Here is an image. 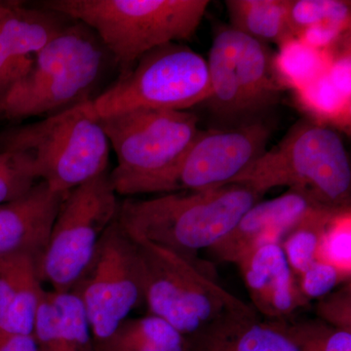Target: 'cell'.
<instances>
[{"mask_svg":"<svg viewBox=\"0 0 351 351\" xmlns=\"http://www.w3.org/2000/svg\"><path fill=\"white\" fill-rule=\"evenodd\" d=\"M318 301V319L337 329L351 332V280Z\"/></svg>","mask_w":351,"mask_h":351,"instance_id":"29","label":"cell"},{"mask_svg":"<svg viewBox=\"0 0 351 351\" xmlns=\"http://www.w3.org/2000/svg\"><path fill=\"white\" fill-rule=\"evenodd\" d=\"M40 261L31 254L0 257V332H5L7 317L27 277L39 272Z\"/></svg>","mask_w":351,"mask_h":351,"instance_id":"25","label":"cell"},{"mask_svg":"<svg viewBox=\"0 0 351 351\" xmlns=\"http://www.w3.org/2000/svg\"><path fill=\"white\" fill-rule=\"evenodd\" d=\"M230 31V25H226L216 29L206 60L211 94L203 105L221 122V127L246 123L243 104L235 80Z\"/></svg>","mask_w":351,"mask_h":351,"instance_id":"19","label":"cell"},{"mask_svg":"<svg viewBox=\"0 0 351 351\" xmlns=\"http://www.w3.org/2000/svg\"><path fill=\"white\" fill-rule=\"evenodd\" d=\"M271 321L298 351H351V332L337 329L320 319Z\"/></svg>","mask_w":351,"mask_h":351,"instance_id":"23","label":"cell"},{"mask_svg":"<svg viewBox=\"0 0 351 351\" xmlns=\"http://www.w3.org/2000/svg\"><path fill=\"white\" fill-rule=\"evenodd\" d=\"M100 121L117 156L110 176L121 195L160 193L200 130L199 117L191 110L136 108Z\"/></svg>","mask_w":351,"mask_h":351,"instance_id":"6","label":"cell"},{"mask_svg":"<svg viewBox=\"0 0 351 351\" xmlns=\"http://www.w3.org/2000/svg\"><path fill=\"white\" fill-rule=\"evenodd\" d=\"M271 134L265 119L199 130L160 193L210 191L232 184L267 151Z\"/></svg>","mask_w":351,"mask_h":351,"instance_id":"11","label":"cell"},{"mask_svg":"<svg viewBox=\"0 0 351 351\" xmlns=\"http://www.w3.org/2000/svg\"><path fill=\"white\" fill-rule=\"evenodd\" d=\"M235 80L241 96L246 123L265 119L280 99L274 53L269 44L235 31L230 27Z\"/></svg>","mask_w":351,"mask_h":351,"instance_id":"15","label":"cell"},{"mask_svg":"<svg viewBox=\"0 0 351 351\" xmlns=\"http://www.w3.org/2000/svg\"><path fill=\"white\" fill-rule=\"evenodd\" d=\"M0 351H38L32 335L0 332Z\"/></svg>","mask_w":351,"mask_h":351,"instance_id":"33","label":"cell"},{"mask_svg":"<svg viewBox=\"0 0 351 351\" xmlns=\"http://www.w3.org/2000/svg\"><path fill=\"white\" fill-rule=\"evenodd\" d=\"M189 339L169 323L149 314L128 318L97 351H188Z\"/></svg>","mask_w":351,"mask_h":351,"instance_id":"21","label":"cell"},{"mask_svg":"<svg viewBox=\"0 0 351 351\" xmlns=\"http://www.w3.org/2000/svg\"><path fill=\"white\" fill-rule=\"evenodd\" d=\"M71 21L44 7L29 8L21 1L0 0V38L16 57L32 58Z\"/></svg>","mask_w":351,"mask_h":351,"instance_id":"18","label":"cell"},{"mask_svg":"<svg viewBox=\"0 0 351 351\" xmlns=\"http://www.w3.org/2000/svg\"><path fill=\"white\" fill-rule=\"evenodd\" d=\"M0 152L24 154L38 181L59 193L110 170V143L92 101L0 132Z\"/></svg>","mask_w":351,"mask_h":351,"instance_id":"4","label":"cell"},{"mask_svg":"<svg viewBox=\"0 0 351 351\" xmlns=\"http://www.w3.org/2000/svg\"><path fill=\"white\" fill-rule=\"evenodd\" d=\"M66 193L38 182L22 197L0 206V257L31 254L41 262L51 230Z\"/></svg>","mask_w":351,"mask_h":351,"instance_id":"14","label":"cell"},{"mask_svg":"<svg viewBox=\"0 0 351 351\" xmlns=\"http://www.w3.org/2000/svg\"><path fill=\"white\" fill-rule=\"evenodd\" d=\"M211 94L206 59L189 46L171 43L145 53L92 107L99 119L136 108L189 110Z\"/></svg>","mask_w":351,"mask_h":351,"instance_id":"8","label":"cell"},{"mask_svg":"<svg viewBox=\"0 0 351 351\" xmlns=\"http://www.w3.org/2000/svg\"><path fill=\"white\" fill-rule=\"evenodd\" d=\"M263 195L249 184H230L149 199L129 198L120 202L117 221L132 240L157 245L206 267L198 253L225 239Z\"/></svg>","mask_w":351,"mask_h":351,"instance_id":"1","label":"cell"},{"mask_svg":"<svg viewBox=\"0 0 351 351\" xmlns=\"http://www.w3.org/2000/svg\"><path fill=\"white\" fill-rule=\"evenodd\" d=\"M232 184H249L263 195L287 186L308 193L325 206L350 209V156L338 132L302 119Z\"/></svg>","mask_w":351,"mask_h":351,"instance_id":"5","label":"cell"},{"mask_svg":"<svg viewBox=\"0 0 351 351\" xmlns=\"http://www.w3.org/2000/svg\"><path fill=\"white\" fill-rule=\"evenodd\" d=\"M323 207L327 206L308 193L288 189L278 197L261 200L251 207L232 232L210 251L221 262L237 263L256 247L281 243L295 226Z\"/></svg>","mask_w":351,"mask_h":351,"instance_id":"12","label":"cell"},{"mask_svg":"<svg viewBox=\"0 0 351 351\" xmlns=\"http://www.w3.org/2000/svg\"><path fill=\"white\" fill-rule=\"evenodd\" d=\"M32 58L14 56L0 38V98L27 75L32 64Z\"/></svg>","mask_w":351,"mask_h":351,"instance_id":"31","label":"cell"},{"mask_svg":"<svg viewBox=\"0 0 351 351\" xmlns=\"http://www.w3.org/2000/svg\"><path fill=\"white\" fill-rule=\"evenodd\" d=\"M71 291L82 302L96 348L144 302L134 242L117 219Z\"/></svg>","mask_w":351,"mask_h":351,"instance_id":"10","label":"cell"},{"mask_svg":"<svg viewBox=\"0 0 351 351\" xmlns=\"http://www.w3.org/2000/svg\"><path fill=\"white\" fill-rule=\"evenodd\" d=\"M318 260L330 263L343 276L350 278V209L339 212L330 221L321 240Z\"/></svg>","mask_w":351,"mask_h":351,"instance_id":"26","label":"cell"},{"mask_svg":"<svg viewBox=\"0 0 351 351\" xmlns=\"http://www.w3.org/2000/svg\"><path fill=\"white\" fill-rule=\"evenodd\" d=\"M230 27L269 44L285 45L295 38L288 24V0H226Z\"/></svg>","mask_w":351,"mask_h":351,"instance_id":"20","label":"cell"},{"mask_svg":"<svg viewBox=\"0 0 351 351\" xmlns=\"http://www.w3.org/2000/svg\"><path fill=\"white\" fill-rule=\"evenodd\" d=\"M110 172L106 171L64 195L39 265L41 280L55 292H69L75 287L117 219L120 202Z\"/></svg>","mask_w":351,"mask_h":351,"instance_id":"9","label":"cell"},{"mask_svg":"<svg viewBox=\"0 0 351 351\" xmlns=\"http://www.w3.org/2000/svg\"><path fill=\"white\" fill-rule=\"evenodd\" d=\"M112 64L98 36L73 20L34 55L27 75L0 98V119L49 117L92 101Z\"/></svg>","mask_w":351,"mask_h":351,"instance_id":"2","label":"cell"},{"mask_svg":"<svg viewBox=\"0 0 351 351\" xmlns=\"http://www.w3.org/2000/svg\"><path fill=\"white\" fill-rule=\"evenodd\" d=\"M32 336L38 351H97L84 307L73 291L45 290Z\"/></svg>","mask_w":351,"mask_h":351,"instance_id":"16","label":"cell"},{"mask_svg":"<svg viewBox=\"0 0 351 351\" xmlns=\"http://www.w3.org/2000/svg\"><path fill=\"white\" fill-rule=\"evenodd\" d=\"M350 2L343 0H288V24L299 36L302 32L323 24L350 25Z\"/></svg>","mask_w":351,"mask_h":351,"instance_id":"24","label":"cell"},{"mask_svg":"<svg viewBox=\"0 0 351 351\" xmlns=\"http://www.w3.org/2000/svg\"><path fill=\"white\" fill-rule=\"evenodd\" d=\"M188 351H298L271 320L252 313L219 321L189 337Z\"/></svg>","mask_w":351,"mask_h":351,"instance_id":"17","label":"cell"},{"mask_svg":"<svg viewBox=\"0 0 351 351\" xmlns=\"http://www.w3.org/2000/svg\"><path fill=\"white\" fill-rule=\"evenodd\" d=\"M343 210L348 209L320 208L300 221L284 237L281 246L295 277L318 260L321 240L328 225Z\"/></svg>","mask_w":351,"mask_h":351,"instance_id":"22","label":"cell"},{"mask_svg":"<svg viewBox=\"0 0 351 351\" xmlns=\"http://www.w3.org/2000/svg\"><path fill=\"white\" fill-rule=\"evenodd\" d=\"M346 27L338 25L323 24L309 27L300 34L302 43L311 48L325 47L346 31Z\"/></svg>","mask_w":351,"mask_h":351,"instance_id":"32","label":"cell"},{"mask_svg":"<svg viewBox=\"0 0 351 351\" xmlns=\"http://www.w3.org/2000/svg\"><path fill=\"white\" fill-rule=\"evenodd\" d=\"M133 242L149 314L184 336L189 338L226 318L255 313L253 306L221 287L207 267L157 245Z\"/></svg>","mask_w":351,"mask_h":351,"instance_id":"7","label":"cell"},{"mask_svg":"<svg viewBox=\"0 0 351 351\" xmlns=\"http://www.w3.org/2000/svg\"><path fill=\"white\" fill-rule=\"evenodd\" d=\"M235 265L239 267L253 308L267 320L288 319L308 304L281 243L256 247Z\"/></svg>","mask_w":351,"mask_h":351,"instance_id":"13","label":"cell"},{"mask_svg":"<svg viewBox=\"0 0 351 351\" xmlns=\"http://www.w3.org/2000/svg\"><path fill=\"white\" fill-rule=\"evenodd\" d=\"M38 182L27 156L0 152V206L22 197Z\"/></svg>","mask_w":351,"mask_h":351,"instance_id":"27","label":"cell"},{"mask_svg":"<svg viewBox=\"0 0 351 351\" xmlns=\"http://www.w3.org/2000/svg\"><path fill=\"white\" fill-rule=\"evenodd\" d=\"M209 4L208 0H46L40 6L90 27L122 75L154 48L193 38Z\"/></svg>","mask_w":351,"mask_h":351,"instance_id":"3","label":"cell"},{"mask_svg":"<svg viewBox=\"0 0 351 351\" xmlns=\"http://www.w3.org/2000/svg\"><path fill=\"white\" fill-rule=\"evenodd\" d=\"M283 69L289 76L295 82H313L319 73L320 59L314 52V48L301 43L300 45L293 44V40L283 45Z\"/></svg>","mask_w":351,"mask_h":351,"instance_id":"30","label":"cell"},{"mask_svg":"<svg viewBox=\"0 0 351 351\" xmlns=\"http://www.w3.org/2000/svg\"><path fill=\"white\" fill-rule=\"evenodd\" d=\"M350 278L343 276L330 263L317 260L297 276L298 285L307 302L320 300L329 295Z\"/></svg>","mask_w":351,"mask_h":351,"instance_id":"28","label":"cell"}]
</instances>
